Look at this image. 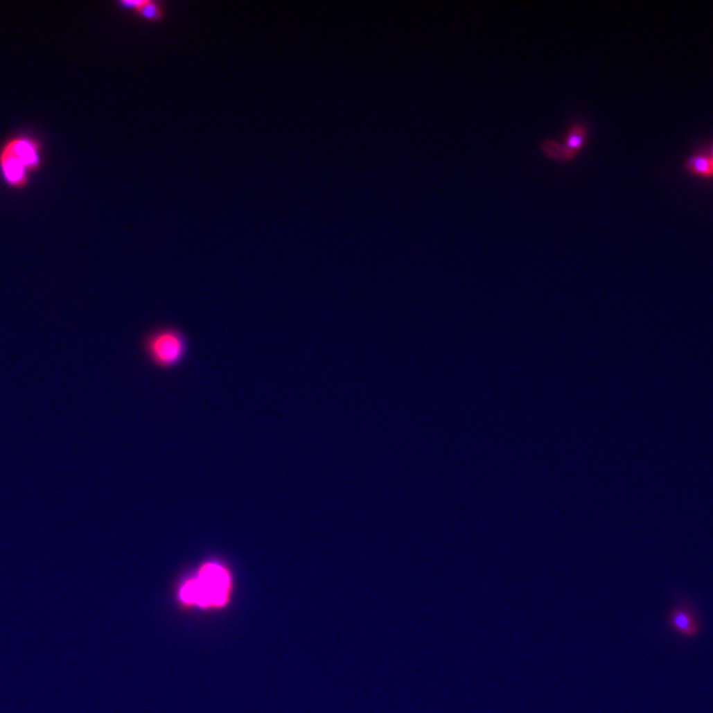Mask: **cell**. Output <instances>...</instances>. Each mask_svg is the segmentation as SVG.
Segmentation results:
<instances>
[{
	"label": "cell",
	"instance_id": "6da1fadb",
	"mask_svg": "<svg viewBox=\"0 0 713 713\" xmlns=\"http://www.w3.org/2000/svg\"><path fill=\"white\" fill-rule=\"evenodd\" d=\"M42 144L29 137L7 140L0 150V173L3 180L15 189L27 186L30 172L42 167Z\"/></svg>",
	"mask_w": 713,
	"mask_h": 713
},
{
	"label": "cell",
	"instance_id": "7a4b0ae2",
	"mask_svg": "<svg viewBox=\"0 0 713 713\" xmlns=\"http://www.w3.org/2000/svg\"><path fill=\"white\" fill-rule=\"evenodd\" d=\"M143 351L148 362L156 369L175 370L188 355L189 340L180 328L159 326L143 338Z\"/></svg>",
	"mask_w": 713,
	"mask_h": 713
},
{
	"label": "cell",
	"instance_id": "3957f363",
	"mask_svg": "<svg viewBox=\"0 0 713 713\" xmlns=\"http://www.w3.org/2000/svg\"><path fill=\"white\" fill-rule=\"evenodd\" d=\"M230 589L227 571L218 564H205L196 580L189 581L182 589V601L198 604L201 606L222 605Z\"/></svg>",
	"mask_w": 713,
	"mask_h": 713
},
{
	"label": "cell",
	"instance_id": "277c9868",
	"mask_svg": "<svg viewBox=\"0 0 713 713\" xmlns=\"http://www.w3.org/2000/svg\"><path fill=\"white\" fill-rule=\"evenodd\" d=\"M586 138H587V126L584 123L579 122V123H574L570 128L564 146H560L559 141H556V140L547 139L542 143V150L552 160H559V161L572 160L581 150Z\"/></svg>",
	"mask_w": 713,
	"mask_h": 713
},
{
	"label": "cell",
	"instance_id": "5b68a950",
	"mask_svg": "<svg viewBox=\"0 0 713 713\" xmlns=\"http://www.w3.org/2000/svg\"><path fill=\"white\" fill-rule=\"evenodd\" d=\"M669 625L680 637L695 638L699 635V621L687 606H676L672 609L669 613Z\"/></svg>",
	"mask_w": 713,
	"mask_h": 713
},
{
	"label": "cell",
	"instance_id": "8992f818",
	"mask_svg": "<svg viewBox=\"0 0 713 713\" xmlns=\"http://www.w3.org/2000/svg\"><path fill=\"white\" fill-rule=\"evenodd\" d=\"M122 6H125L126 8H132V11H135L137 14L150 21L160 20L163 15L160 4L154 1H123Z\"/></svg>",
	"mask_w": 713,
	"mask_h": 713
},
{
	"label": "cell",
	"instance_id": "52a82bcc",
	"mask_svg": "<svg viewBox=\"0 0 713 713\" xmlns=\"http://www.w3.org/2000/svg\"><path fill=\"white\" fill-rule=\"evenodd\" d=\"M687 168L698 175L711 176L713 175V160L707 155H692L687 160Z\"/></svg>",
	"mask_w": 713,
	"mask_h": 713
},
{
	"label": "cell",
	"instance_id": "ba28073f",
	"mask_svg": "<svg viewBox=\"0 0 713 713\" xmlns=\"http://www.w3.org/2000/svg\"><path fill=\"white\" fill-rule=\"evenodd\" d=\"M711 159L713 160V147H712V155H711Z\"/></svg>",
	"mask_w": 713,
	"mask_h": 713
}]
</instances>
